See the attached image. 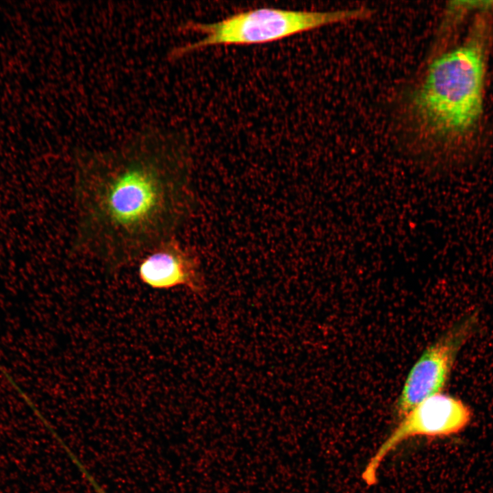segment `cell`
Segmentation results:
<instances>
[{
    "mask_svg": "<svg viewBox=\"0 0 493 493\" xmlns=\"http://www.w3.org/2000/svg\"><path fill=\"white\" fill-rule=\"evenodd\" d=\"M483 78V50L476 41L435 59L411 99L420 132L451 140L470 130L481 114Z\"/></svg>",
    "mask_w": 493,
    "mask_h": 493,
    "instance_id": "obj_2",
    "label": "cell"
},
{
    "mask_svg": "<svg viewBox=\"0 0 493 493\" xmlns=\"http://www.w3.org/2000/svg\"><path fill=\"white\" fill-rule=\"evenodd\" d=\"M138 275L154 289L184 286L201 294L206 287L199 256L177 236L160 242L140 260Z\"/></svg>",
    "mask_w": 493,
    "mask_h": 493,
    "instance_id": "obj_6",
    "label": "cell"
},
{
    "mask_svg": "<svg viewBox=\"0 0 493 493\" xmlns=\"http://www.w3.org/2000/svg\"><path fill=\"white\" fill-rule=\"evenodd\" d=\"M472 419L470 408L461 399L439 392L424 399L403 416L370 457L362 473L367 485L377 481L380 465L392 450L414 437L443 438L463 431Z\"/></svg>",
    "mask_w": 493,
    "mask_h": 493,
    "instance_id": "obj_4",
    "label": "cell"
},
{
    "mask_svg": "<svg viewBox=\"0 0 493 493\" xmlns=\"http://www.w3.org/2000/svg\"><path fill=\"white\" fill-rule=\"evenodd\" d=\"M477 320L475 313L466 315L423 351L397 399L399 416H403L424 399L442 392L459 351L475 333Z\"/></svg>",
    "mask_w": 493,
    "mask_h": 493,
    "instance_id": "obj_5",
    "label": "cell"
},
{
    "mask_svg": "<svg viewBox=\"0 0 493 493\" xmlns=\"http://www.w3.org/2000/svg\"><path fill=\"white\" fill-rule=\"evenodd\" d=\"M186 147L161 134L85 153L74 164L73 251L117 269L177 233L194 207Z\"/></svg>",
    "mask_w": 493,
    "mask_h": 493,
    "instance_id": "obj_1",
    "label": "cell"
},
{
    "mask_svg": "<svg viewBox=\"0 0 493 493\" xmlns=\"http://www.w3.org/2000/svg\"><path fill=\"white\" fill-rule=\"evenodd\" d=\"M371 15L372 11L367 8L331 11L248 10L213 23H190L188 27L201 38L178 49L177 55L215 46L267 44L328 25L364 20Z\"/></svg>",
    "mask_w": 493,
    "mask_h": 493,
    "instance_id": "obj_3",
    "label": "cell"
}]
</instances>
